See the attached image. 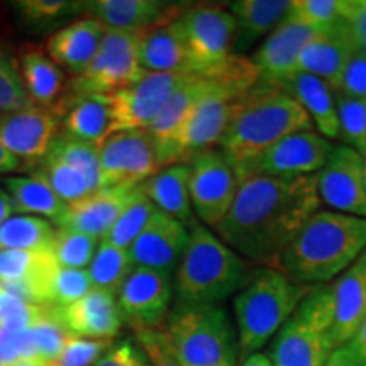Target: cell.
<instances>
[{
    "mask_svg": "<svg viewBox=\"0 0 366 366\" xmlns=\"http://www.w3.org/2000/svg\"><path fill=\"white\" fill-rule=\"evenodd\" d=\"M317 210V175L274 178L253 175L239 183L219 239L246 262L274 263Z\"/></svg>",
    "mask_w": 366,
    "mask_h": 366,
    "instance_id": "6da1fadb",
    "label": "cell"
},
{
    "mask_svg": "<svg viewBox=\"0 0 366 366\" xmlns=\"http://www.w3.org/2000/svg\"><path fill=\"white\" fill-rule=\"evenodd\" d=\"M307 129H312V122L300 104L282 86L259 81L237 100L219 149L242 182L269 148L294 132Z\"/></svg>",
    "mask_w": 366,
    "mask_h": 366,
    "instance_id": "7a4b0ae2",
    "label": "cell"
},
{
    "mask_svg": "<svg viewBox=\"0 0 366 366\" xmlns=\"http://www.w3.org/2000/svg\"><path fill=\"white\" fill-rule=\"evenodd\" d=\"M366 249V217L317 210L302 226L278 264L292 280L326 283L340 277Z\"/></svg>",
    "mask_w": 366,
    "mask_h": 366,
    "instance_id": "3957f363",
    "label": "cell"
},
{
    "mask_svg": "<svg viewBox=\"0 0 366 366\" xmlns=\"http://www.w3.org/2000/svg\"><path fill=\"white\" fill-rule=\"evenodd\" d=\"M246 283V259L209 227H190L189 244L175 269L173 295L180 305H221Z\"/></svg>",
    "mask_w": 366,
    "mask_h": 366,
    "instance_id": "277c9868",
    "label": "cell"
},
{
    "mask_svg": "<svg viewBox=\"0 0 366 366\" xmlns=\"http://www.w3.org/2000/svg\"><path fill=\"white\" fill-rule=\"evenodd\" d=\"M312 287L292 280L278 268L258 269L234 297L239 358L258 353L285 326Z\"/></svg>",
    "mask_w": 366,
    "mask_h": 366,
    "instance_id": "5b68a950",
    "label": "cell"
},
{
    "mask_svg": "<svg viewBox=\"0 0 366 366\" xmlns=\"http://www.w3.org/2000/svg\"><path fill=\"white\" fill-rule=\"evenodd\" d=\"M162 329L185 366H237V331L221 305L175 304Z\"/></svg>",
    "mask_w": 366,
    "mask_h": 366,
    "instance_id": "8992f818",
    "label": "cell"
},
{
    "mask_svg": "<svg viewBox=\"0 0 366 366\" xmlns=\"http://www.w3.org/2000/svg\"><path fill=\"white\" fill-rule=\"evenodd\" d=\"M331 285L312 287L299 309L273 337V366H326L332 345Z\"/></svg>",
    "mask_w": 366,
    "mask_h": 366,
    "instance_id": "52a82bcc",
    "label": "cell"
},
{
    "mask_svg": "<svg viewBox=\"0 0 366 366\" xmlns=\"http://www.w3.org/2000/svg\"><path fill=\"white\" fill-rule=\"evenodd\" d=\"M242 95L234 89H219L207 95L177 131L157 146L159 168L173 163H190L205 151L214 149V146L221 143Z\"/></svg>",
    "mask_w": 366,
    "mask_h": 366,
    "instance_id": "ba28073f",
    "label": "cell"
},
{
    "mask_svg": "<svg viewBox=\"0 0 366 366\" xmlns=\"http://www.w3.org/2000/svg\"><path fill=\"white\" fill-rule=\"evenodd\" d=\"M141 34L107 29L90 65L73 76L71 89L76 97L111 95L143 79L146 71L139 65Z\"/></svg>",
    "mask_w": 366,
    "mask_h": 366,
    "instance_id": "9c48e42d",
    "label": "cell"
},
{
    "mask_svg": "<svg viewBox=\"0 0 366 366\" xmlns=\"http://www.w3.org/2000/svg\"><path fill=\"white\" fill-rule=\"evenodd\" d=\"M194 75H212L231 59L236 19L222 7H192L177 17Z\"/></svg>",
    "mask_w": 366,
    "mask_h": 366,
    "instance_id": "30bf717a",
    "label": "cell"
},
{
    "mask_svg": "<svg viewBox=\"0 0 366 366\" xmlns=\"http://www.w3.org/2000/svg\"><path fill=\"white\" fill-rule=\"evenodd\" d=\"M100 189H136L159 170L158 151L148 129L119 131L99 144Z\"/></svg>",
    "mask_w": 366,
    "mask_h": 366,
    "instance_id": "8fae6325",
    "label": "cell"
},
{
    "mask_svg": "<svg viewBox=\"0 0 366 366\" xmlns=\"http://www.w3.org/2000/svg\"><path fill=\"white\" fill-rule=\"evenodd\" d=\"M190 197L200 224L217 229L239 189V177L221 149H210L190 162Z\"/></svg>",
    "mask_w": 366,
    "mask_h": 366,
    "instance_id": "7c38bea8",
    "label": "cell"
},
{
    "mask_svg": "<svg viewBox=\"0 0 366 366\" xmlns=\"http://www.w3.org/2000/svg\"><path fill=\"white\" fill-rule=\"evenodd\" d=\"M190 75L146 73L126 89L105 95L111 109V134L119 131L149 129L178 86Z\"/></svg>",
    "mask_w": 366,
    "mask_h": 366,
    "instance_id": "4fadbf2b",
    "label": "cell"
},
{
    "mask_svg": "<svg viewBox=\"0 0 366 366\" xmlns=\"http://www.w3.org/2000/svg\"><path fill=\"white\" fill-rule=\"evenodd\" d=\"M173 280L170 273L134 268L117 294L122 319L136 331L162 329L172 310Z\"/></svg>",
    "mask_w": 366,
    "mask_h": 366,
    "instance_id": "5bb4252c",
    "label": "cell"
},
{
    "mask_svg": "<svg viewBox=\"0 0 366 366\" xmlns=\"http://www.w3.org/2000/svg\"><path fill=\"white\" fill-rule=\"evenodd\" d=\"M58 127L54 112L36 105L0 114V141L29 170H36L48 157Z\"/></svg>",
    "mask_w": 366,
    "mask_h": 366,
    "instance_id": "9a60e30c",
    "label": "cell"
},
{
    "mask_svg": "<svg viewBox=\"0 0 366 366\" xmlns=\"http://www.w3.org/2000/svg\"><path fill=\"white\" fill-rule=\"evenodd\" d=\"M320 204L341 214L366 217V182L363 157L347 144L334 146L331 157L317 173Z\"/></svg>",
    "mask_w": 366,
    "mask_h": 366,
    "instance_id": "2e32d148",
    "label": "cell"
},
{
    "mask_svg": "<svg viewBox=\"0 0 366 366\" xmlns=\"http://www.w3.org/2000/svg\"><path fill=\"white\" fill-rule=\"evenodd\" d=\"M332 149L331 141L320 136L317 131L294 132L269 148L254 164L249 177L299 178L317 175L327 163Z\"/></svg>",
    "mask_w": 366,
    "mask_h": 366,
    "instance_id": "e0dca14e",
    "label": "cell"
},
{
    "mask_svg": "<svg viewBox=\"0 0 366 366\" xmlns=\"http://www.w3.org/2000/svg\"><path fill=\"white\" fill-rule=\"evenodd\" d=\"M320 33L322 31L302 24L294 17L287 16L254 53L253 63L259 71V81L282 86L292 76L300 73L302 53Z\"/></svg>",
    "mask_w": 366,
    "mask_h": 366,
    "instance_id": "ac0fdd59",
    "label": "cell"
},
{
    "mask_svg": "<svg viewBox=\"0 0 366 366\" xmlns=\"http://www.w3.org/2000/svg\"><path fill=\"white\" fill-rule=\"evenodd\" d=\"M189 237L190 227L157 210L129 248L134 268H149L173 274L185 253Z\"/></svg>",
    "mask_w": 366,
    "mask_h": 366,
    "instance_id": "d6986e66",
    "label": "cell"
},
{
    "mask_svg": "<svg viewBox=\"0 0 366 366\" xmlns=\"http://www.w3.org/2000/svg\"><path fill=\"white\" fill-rule=\"evenodd\" d=\"M75 12L95 17L107 29L141 34L177 19L183 11L159 0H84L75 2Z\"/></svg>",
    "mask_w": 366,
    "mask_h": 366,
    "instance_id": "ffe728a7",
    "label": "cell"
},
{
    "mask_svg": "<svg viewBox=\"0 0 366 366\" xmlns=\"http://www.w3.org/2000/svg\"><path fill=\"white\" fill-rule=\"evenodd\" d=\"M59 264L51 251H2L0 285L39 305H51L49 290Z\"/></svg>",
    "mask_w": 366,
    "mask_h": 366,
    "instance_id": "44dd1931",
    "label": "cell"
},
{
    "mask_svg": "<svg viewBox=\"0 0 366 366\" xmlns=\"http://www.w3.org/2000/svg\"><path fill=\"white\" fill-rule=\"evenodd\" d=\"M58 310L66 331L81 340L112 341L124 322L117 297L99 288Z\"/></svg>",
    "mask_w": 366,
    "mask_h": 366,
    "instance_id": "7402d4cb",
    "label": "cell"
},
{
    "mask_svg": "<svg viewBox=\"0 0 366 366\" xmlns=\"http://www.w3.org/2000/svg\"><path fill=\"white\" fill-rule=\"evenodd\" d=\"M358 49L353 27L342 21L310 41L300 56L299 70L317 76L336 92L347 61Z\"/></svg>",
    "mask_w": 366,
    "mask_h": 366,
    "instance_id": "603a6c76",
    "label": "cell"
},
{
    "mask_svg": "<svg viewBox=\"0 0 366 366\" xmlns=\"http://www.w3.org/2000/svg\"><path fill=\"white\" fill-rule=\"evenodd\" d=\"M332 345L345 346L366 319V249L331 285Z\"/></svg>",
    "mask_w": 366,
    "mask_h": 366,
    "instance_id": "cb8c5ba5",
    "label": "cell"
},
{
    "mask_svg": "<svg viewBox=\"0 0 366 366\" xmlns=\"http://www.w3.org/2000/svg\"><path fill=\"white\" fill-rule=\"evenodd\" d=\"M136 189H99L76 202L66 204L56 227L84 232L102 241L131 202Z\"/></svg>",
    "mask_w": 366,
    "mask_h": 366,
    "instance_id": "d4e9b609",
    "label": "cell"
},
{
    "mask_svg": "<svg viewBox=\"0 0 366 366\" xmlns=\"http://www.w3.org/2000/svg\"><path fill=\"white\" fill-rule=\"evenodd\" d=\"M107 27L95 17L84 16L66 24L46 41V54L58 66L79 75L97 54Z\"/></svg>",
    "mask_w": 366,
    "mask_h": 366,
    "instance_id": "484cf974",
    "label": "cell"
},
{
    "mask_svg": "<svg viewBox=\"0 0 366 366\" xmlns=\"http://www.w3.org/2000/svg\"><path fill=\"white\" fill-rule=\"evenodd\" d=\"M190 163H173L159 168L141 185L154 207L187 227L197 224L190 197Z\"/></svg>",
    "mask_w": 366,
    "mask_h": 366,
    "instance_id": "4316f807",
    "label": "cell"
},
{
    "mask_svg": "<svg viewBox=\"0 0 366 366\" xmlns=\"http://www.w3.org/2000/svg\"><path fill=\"white\" fill-rule=\"evenodd\" d=\"M139 65L146 73L194 75L177 19L141 34Z\"/></svg>",
    "mask_w": 366,
    "mask_h": 366,
    "instance_id": "83f0119b",
    "label": "cell"
},
{
    "mask_svg": "<svg viewBox=\"0 0 366 366\" xmlns=\"http://www.w3.org/2000/svg\"><path fill=\"white\" fill-rule=\"evenodd\" d=\"M282 89L300 104L320 136L326 139H337L341 136L336 94L326 81L300 71L283 84Z\"/></svg>",
    "mask_w": 366,
    "mask_h": 366,
    "instance_id": "f1b7e54d",
    "label": "cell"
},
{
    "mask_svg": "<svg viewBox=\"0 0 366 366\" xmlns=\"http://www.w3.org/2000/svg\"><path fill=\"white\" fill-rule=\"evenodd\" d=\"M290 2L288 0H237L229 6L236 19L234 46L246 49L258 43L267 34H272L285 19Z\"/></svg>",
    "mask_w": 366,
    "mask_h": 366,
    "instance_id": "f546056e",
    "label": "cell"
},
{
    "mask_svg": "<svg viewBox=\"0 0 366 366\" xmlns=\"http://www.w3.org/2000/svg\"><path fill=\"white\" fill-rule=\"evenodd\" d=\"M4 189L11 195L16 214L43 217L54 222V226L65 214L66 202L59 199L39 173L33 172L29 177H7L4 180Z\"/></svg>",
    "mask_w": 366,
    "mask_h": 366,
    "instance_id": "4dcf8cb0",
    "label": "cell"
},
{
    "mask_svg": "<svg viewBox=\"0 0 366 366\" xmlns=\"http://www.w3.org/2000/svg\"><path fill=\"white\" fill-rule=\"evenodd\" d=\"M19 73L29 102L36 107L53 111V105L65 90L61 68L46 53L27 49L21 56Z\"/></svg>",
    "mask_w": 366,
    "mask_h": 366,
    "instance_id": "1f68e13d",
    "label": "cell"
},
{
    "mask_svg": "<svg viewBox=\"0 0 366 366\" xmlns=\"http://www.w3.org/2000/svg\"><path fill=\"white\" fill-rule=\"evenodd\" d=\"M111 109L105 95L79 97L63 117V127L68 136L92 144L102 143L111 134Z\"/></svg>",
    "mask_w": 366,
    "mask_h": 366,
    "instance_id": "d6a6232c",
    "label": "cell"
},
{
    "mask_svg": "<svg viewBox=\"0 0 366 366\" xmlns=\"http://www.w3.org/2000/svg\"><path fill=\"white\" fill-rule=\"evenodd\" d=\"M56 226L43 217L16 214L0 226L2 251H51Z\"/></svg>",
    "mask_w": 366,
    "mask_h": 366,
    "instance_id": "836d02e7",
    "label": "cell"
},
{
    "mask_svg": "<svg viewBox=\"0 0 366 366\" xmlns=\"http://www.w3.org/2000/svg\"><path fill=\"white\" fill-rule=\"evenodd\" d=\"M132 269H134V263L131 259L129 249L119 248L102 239L86 272H89L94 288L117 297L122 283L126 282Z\"/></svg>",
    "mask_w": 366,
    "mask_h": 366,
    "instance_id": "e575fe53",
    "label": "cell"
},
{
    "mask_svg": "<svg viewBox=\"0 0 366 366\" xmlns=\"http://www.w3.org/2000/svg\"><path fill=\"white\" fill-rule=\"evenodd\" d=\"M56 312L53 305H39L0 285V329L24 332Z\"/></svg>",
    "mask_w": 366,
    "mask_h": 366,
    "instance_id": "d590c367",
    "label": "cell"
},
{
    "mask_svg": "<svg viewBox=\"0 0 366 366\" xmlns=\"http://www.w3.org/2000/svg\"><path fill=\"white\" fill-rule=\"evenodd\" d=\"M157 210L158 209L154 207V204L146 197L143 187H137L131 202L126 205V209L122 210V214L104 239L114 246H119V248L129 249L132 242L139 237L144 227L148 226V222Z\"/></svg>",
    "mask_w": 366,
    "mask_h": 366,
    "instance_id": "8d00e7d4",
    "label": "cell"
},
{
    "mask_svg": "<svg viewBox=\"0 0 366 366\" xmlns=\"http://www.w3.org/2000/svg\"><path fill=\"white\" fill-rule=\"evenodd\" d=\"M34 172L39 173L49 183V187L56 192L59 199L66 204L76 202V200L84 199V197L97 190L84 173L53 157V154H48Z\"/></svg>",
    "mask_w": 366,
    "mask_h": 366,
    "instance_id": "74e56055",
    "label": "cell"
},
{
    "mask_svg": "<svg viewBox=\"0 0 366 366\" xmlns=\"http://www.w3.org/2000/svg\"><path fill=\"white\" fill-rule=\"evenodd\" d=\"M48 154H53L70 167L76 168L89 178L95 189H100L99 144L85 143V141L68 136L66 132H58Z\"/></svg>",
    "mask_w": 366,
    "mask_h": 366,
    "instance_id": "f35d334b",
    "label": "cell"
},
{
    "mask_svg": "<svg viewBox=\"0 0 366 366\" xmlns=\"http://www.w3.org/2000/svg\"><path fill=\"white\" fill-rule=\"evenodd\" d=\"M100 239L71 229L56 227L51 244V254L63 268L86 269L99 248Z\"/></svg>",
    "mask_w": 366,
    "mask_h": 366,
    "instance_id": "ab89813d",
    "label": "cell"
},
{
    "mask_svg": "<svg viewBox=\"0 0 366 366\" xmlns=\"http://www.w3.org/2000/svg\"><path fill=\"white\" fill-rule=\"evenodd\" d=\"M287 16L317 31H327L345 21V0H294Z\"/></svg>",
    "mask_w": 366,
    "mask_h": 366,
    "instance_id": "60d3db41",
    "label": "cell"
},
{
    "mask_svg": "<svg viewBox=\"0 0 366 366\" xmlns=\"http://www.w3.org/2000/svg\"><path fill=\"white\" fill-rule=\"evenodd\" d=\"M336 107L340 117V137L350 148L363 154L366 151V99L336 94Z\"/></svg>",
    "mask_w": 366,
    "mask_h": 366,
    "instance_id": "b9f144b4",
    "label": "cell"
},
{
    "mask_svg": "<svg viewBox=\"0 0 366 366\" xmlns=\"http://www.w3.org/2000/svg\"><path fill=\"white\" fill-rule=\"evenodd\" d=\"M94 288L86 269H73L58 267L49 290V302L53 307H66L80 300Z\"/></svg>",
    "mask_w": 366,
    "mask_h": 366,
    "instance_id": "7bdbcfd3",
    "label": "cell"
},
{
    "mask_svg": "<svg viewBox=\"0 0 366 366\" xmlns=\"http://www.w3.org/2000/svg\"><path fill=\"white\" fill-rule=\"evenodd\" d=\"M33 105L22 85L19 65L0 51V114L19 111Z\"/></svg>",
    "mask_w": 366,
    "mask_h": 366,
    "instance_id": "ee69618b",
    "label": "cell"
},
{
    "mask_svg": "<svg viewBox=\"0 0 366 366\" xmlns=\"http://www.w3.org/2000/svg\"><path fill=\"white\" fill-rule=\"evenodd\" d=\"M19 16L29 24H53L68 14L75 12V2L68 0H19L12 4Z\"/></svg>",
    "mask_w": 366,
    "mask_h": 366,
    "instance_id": "f6af8a7d",
    "label": "cell"
},
{
    "mask_svg": "<svg viewBox=\"0 0 366 366\" xmlns=\"http://www.w3.org/2000/svg\"><path fill=\"white\" fill-rule=\"evenodd\" d=\"M111 345L112 341L81 340V337L71 336L63 347L59 358L48 366H94Z\"/></svg>",
    "mask_w": 366,
    "mask_h": 366,
    "instance_id": "bcb514c9",
    "label": "cell"
},
{
    "mask_svg": "<svg viewBox=\"0 0 366 366\" xmlns=\"http://www.w3.org/2000/svg\"><path fill=\"white\" fill-rule=\"evenodd\" d=\"M134 341L139 345L151 366H185L168 345L163 329H143L134 332Z\"/></svg>",
    "mask_w": 366,
    "mask_h": 366,
    "instance_id": "7dc6e473",
    "label": "cell"
},
{
    "mask_svg": "<svg viewBox=\"0 0 366 366\" xmlns=\"http://www.w3.org/2000/svg\"><path fill=\"white\" fill-rule=\"evenodd\" d=\"M334 94L353 99H366V54L361 49L350 58Z\"/></svg>",
    "mask_w": 366,
    "mask_h": 366,
    "instance_id": "c3c4849f",
    "label": "cell"
},
{
    "mask_svg": "<svg viewBox=\"0 0 366 366\" xmlns=\"http://www.w3.org/2000/svg\"><path fill=\"white\" fill-rule=\"evenodd\" d=\"M94 366H151L146 355L134 340L111 345Z\"/></svg>",
    "mask_w": 366,
    "mask_h": 366,
    "instance_id": "681fc988",
    "label": "cell"
},
{
    "mask_svg": "<svg viewBox=\"0 0 366 366\" xmlns=\"http://www.w3.org/2000/svg\"><path fill=\"white\" fill-rule=\"evenodd\" d=\"M345 346L353 355L356 363L360 366H366V319L361 322V326L356 329L353 337Z\"/></svg>",
    "mask_w": 366,
    "mask_h": 366,
    "instance_id": "f907efd6",
    "label": "cell"
},
{
    "mask_svg": "<svg viewBox=\"0 0 366 366\" xmlns=\"http://www.w3.org/2000/svg\"><path fill=\"white\" fill-rule=\"evenodd\" d=\"M345 21L347 24L366 22V0H345Z\"/></svg>",
    "mask_w": 366,
    "mask_h": 366,
    "instance_id": "816d5d0a",
    "label": "cell"
},
{
    "mask_svg": "<svg viewBox=\"0 0 366 366\" xmlns=\"http://www.w3.org/2000/svg\"><path fill=\"white\" fill-rule=\"evenodd\" d=\"M17 170H22L21 162L12 153H9L6 146L0 141V175H7V173H14Z\"/></svg>",
    "mask_w": 366,
    "mask_h": 366,
    "instance_id": "f5cc1de1",
    "label": "cell"
},
{
    "mask_svg": "<svg viewBox=\"0 0 366 366\" xmlns=\"http://www.w3.org/2000/svg\"><path fill=\"white\" fill-rule=\"evenodd\" d=\"M326 366H360L353 358V355L347 351L346 346L337 347L332 351V355L329 356Z\"/></svg>",
    "mask_w": 366,
    "mask_h": 366,
    "instance_id": "db71d44e",
    "label": "cell"
},
{
    "mask_svg": "<svg viewBox=\"0 0 366 366\" xmlns=\"http://www.w3.org/2000/svg\"><path fill=\"white\" fill-rule=\"evenodd\" d=\"M12 216H16V207H14L11 195L7 194L4 187H0V226Z\"/></svg>",
    "mask_w": 366,
    "mask_h": 366,
    "instance_id": "11a10c76",
    "label": "cell"
},
{
    "mask_svg": "<svg viewBox=\"0 0 366 366\" xmlns=\"http://www.w3.org/2000/svg\"><path fill=\"white\" fill-rule=\"evenodd\" d=\"M239 366H273L272 358L263 351H258V353L249 355L248 358L241 360Z\"/></svg>",
    "mask_w": 366,
    "mask_h": 366,
    "instance_id": "9f6ffc18",
    "label": "cell"
},
{
    "mask_svg": "<svg viewBox=\"0 0 366 366\" xmlns=\"http://www.w3.org/2000/svg\"><path fill=\"white\" fill-rule=\"evenodd\" d=\"M353 27L356 39H358L360 49L366 54V22H361V24H350Z\"/></svg>",
    "mask_w": 366,
    "mask_h": 366,
    "instance_id": "6f0895ef",
    "label": "cell"
},
{
    "mask_svg": "<svg viewBox=\"0 0 366 366\" xmlns=\"http://www.w3.org/2000/svg\"><path fill=\"white\" fill-rule=\"evenodd\" d=\"M49 363H43V361L34 360V358H24L19 361H14V363L7 365V366H48Z\"/></svg>",
    "mask_w": 366,
    "mask_h": 366,
    "instance_id": "680465c9",
    "label": "cell"
},
{
    "mask_svg": "<svg viewBox=\"0 0 366 366\" xmlns=\"http://www.w3.org/2000/svg\"><path fill=\"white\" fill-rule=\"evenodd\" d=\"M361 157H363V172H365V182H366V151L361 154Z\"/></svg>",
    "mask_w": 366,
    "mask_h": 366,
    "instance_id": "91938a15",
    "label": "cell"
},
{
    "mask_svg": "<svg viewBox=\"0 0 366 366\" xmlns=\"http://www.w3.org/2000/svg\"><path fill=\"white\" fill-rule=\"evenodd\" d=\"M0 366H7L6 363H2V361H0Z\"/></svg>",
    "mask_w": 366,
    "mask_h": 366,
    "instance_id": "94428289",
    "label": "cell"
}]
</instances>
